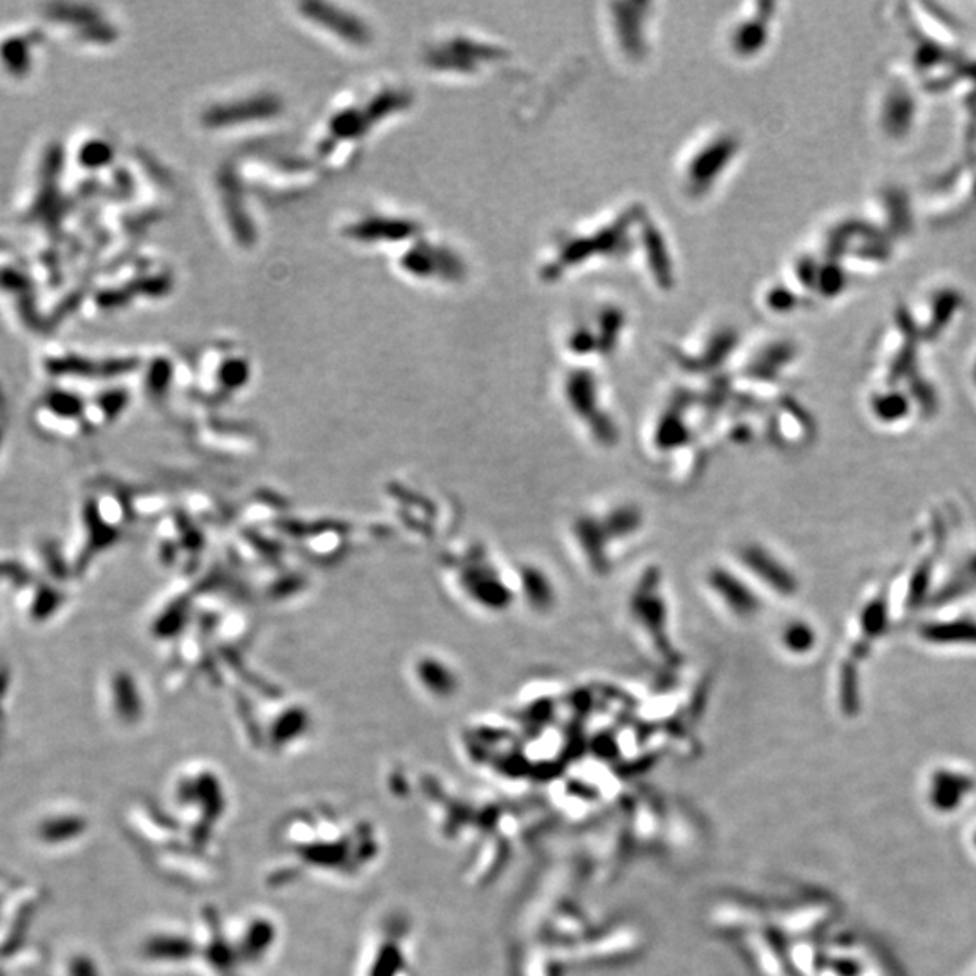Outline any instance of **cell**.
I'll list each match as a JSON object with an SVG mask.
<instances>
[{
  "label": "cell",
  "instance_id": "obj_5",
  "mask_svg": "<svg viewBox=\"0 0 976 976\" xmlns=\"http://www.w3.org/2000/svg\"><path fill=\"white\" fill-rule=\"evenodd\" d=\"M58 606L57 591L47 585H26L19 591V610L30 621H46Z\"/></svg>",
  "mask_w": 976,
  "mask_h": 976
},
{
  "label": "cell",
  "instance_id": "obj_10",
  "mask_svg": "<svg viewBox=\"0 0 976 976\" xmlns=\"http://www.w3.org/2000/svg\"><path fill=\"white\" fill-rule=\"evenodd\" d=\"M5 680H8V671H5L4 666L0 663V694H2V691L5 689Z\"/></svg>",
  "mask_w": 976,
  "mask_h": 976
},
{
  "label": "cell",
  "instance_id": "obj_2",
  "mask_svg": "<svg viewBox=\"0 0 976 976\" xmlns=\"http://www.w3.org/2000/svg\"><path fill=\"white\" fill-rule=\"evenodd\" d=\"M386 855V832L371 814L333 799H308L273 821L262 886L272 894L356 888L382 869Z\"/></svg>",
  "mask_w": 976,
  "mask_h": 976
},
{
  "label": "cell",
  "instance_id": "obj_9",
  "mask_svg": "<svg viewBox=\"0 0 976 976\" xmlns=\"http://www.w3.org/2000/svg\"><path fill=\"white\" fill-rule=\"evenodd\" d=\"M783 638H785L786 648L796 649V651L807 649L813 644V635L805 626H794L791 629H786L785 637Z\"/></svg>",
  "mask_w": 976,
  "mask_h": 976
},
{
  "label": "cell",
  "instance_id": "obj_11",
  "mask_svg": "<svg viewBox=\"0 0 976 976\" xmlns=\"http://www.w3.org/2000/svg\"><path fill=\"white\" fill-rule=\"evenodd\" d=\"M975 376H976V371H975Z\"/></svg>",
  "mask_w": 976,
  "mask_h": 976
},
{
  "label": "cell",
  "instance_id": "obj_1",
  "mask_svg": "<svg viewBox=\"0 0 976 976\" xmlns=\"http://www.w3.org/2000/svg\"><path fill=\"white\" fill-rule=\"evenodd\" d=\"M234 794L217 767L192 761L170 772L156 796H141L129 813L136 843L164 883L201 892L227 872V828Z\"/></svg>",
  "mask_w": 976,
  "mask_h": 976
},
{
  "label": "cell",
  "instance_id": "obj_4",
  "mask_svg": "<svg viewBox=\"0 0 976 976\" xmlns=\"http://www.w3.org/2000/svg\"><path fill=\"white\" fill-rule=\"evenodd\" d=\"M350 976H418V928L409 911L387 906L367 920Z\"/></svg>",
  "mask_w": 976,
  "mask_h": 976
},
{
  "label": "cell",
  "instance_id": "obj_6",
  "mask_svg": "<svg viewBox=\"0 0 976 976\" xmlns=\"http://www.w3.org/2000/svg\"><path fill=\"white\" fill-rule=\"evenodd\" d=\"M922 637L937 644H976V622L955 621L950 624H931Z\"/></svg>",
  "mask_w": 976,
  "mask_h": 976
},
{
  "label": "cell",
  "instance_id": "obj_3",
  "mask_svg": "<svg viewBox=\"0 0 976 976\" xmlns=\"http://www.w3.org/2000/svg\"><path fill=\"white\" fill-rule=\"evenodd\" d=\"M284 926L262 906L206 903L156 920L136 942L150 972L181 976H262L283 950Z\"/></svg>",
  "mask_w": 976,
  "mask_h": 976
},
{
  "label": "cell",
  "instance_id": "obj_8",
  "mask_svg": "<svg viewBox=\"0 0 976 976\" xmlns=\"http://www.w3.org/2000/svg\"><path fill=\"white\" fill-rule=\"evenodd\" d=\"M874 409L877 412V417L894 420V418L903 415V411H906V406H903V400H900L899 396L886 395L874 400Z\"/></svg>",
  "mask_w": 976,
  "mask_h": 976
},
{
  "label": "cell",
  "instance_id": "obj_7",
  "mask_svg": "<svg viewBox=\"0 0 976 976\" xmlns=\"http://www.w3.org/2000/svg\"><path fill=\"white\" fill-rule=\"evenodd\" d=\"M27 563L35 566L38 576L52 581V577L60 576L63 566L58 565L57 552L53 548L52 541L36 540L27 548Z\"/></svg>",
  "mask_w": 976,
  "mask_h": 976
}]
</instances>
